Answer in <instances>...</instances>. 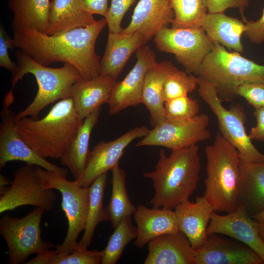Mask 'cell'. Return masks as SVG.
<instances>
[{
	"mask_svg": "<svg viewBox=\"0 0 264 264\" xmlns=\"http://www.w3.org/2000/svg\"><path fill=\"white\" fill-rule=\"evenodd\" d=\"M200 27L213 43H218L229 50L243 53L241 38L245 30L244 22L224 13L207 12L202 17Z\"/></svg>",
	"mask_w": 264,
	"mask_h": 264,
	"instance_id": "25",
	"label": "cell"
},
{
	"mask_svg": "<svg viewBox=\"0 0 264 264\" xmlns=\"http://www.w3.org/2000/svg\"><path fill=\"white\" fill-rule=\"evenodd\" d=\"M178 230L188 239L195 249L205 242L207 228L215 211L204 196L198 197L195 202L186 199L177 205L174 210Z\"/></svg>",
	"mask_w": 264,
	"mask_h": 264,
	"instance_id": "18",
	"label": "cell"
},
{
	"mask_svg": "<svg viewBox=\"0 0 264 264\" xmlns=\"http://www.w3.org/2000/svg\"><path fill=\"white\" fill-rule=\"evenodd\" d=\"M198 102L188 95L175 98L164 102L165 120L180 122L191 119L198 114Z\"/></svg>",
	"mask_w": 264,
	"mask_h": 264,
	"instance_id": "35",
	"label": "cell"
},
{
	"mask_svg": "<svg viewBox=\"0 0 264 264\" xmlns=\"http://www.w3.org/2000/svg\"><path fill=\"white\" fill-rule=\"evenodd\" d=\"M252 218L257 222L264 221V211L254 215Z\"/></svg>",
	"mask_w": 264,
	"mask_h": 264,
	"instance_id": "47",
	"label": "cell"
},
{
	"mask_svg": "<svg viewBox=\"0 0 264 264\" xmlns=\"http://www.w3.org/2000/svg\"><path fill=\"white\" fill-rule=\"evenodd\" d=\"M15 55L17 67L12 72V88L8 94L14 95L13 90L16 83L28 73L34 76L38 86L34 100L15 115V120L26 116L37 119L40 111L48 105L70 98L74 85L82 79L77 69L69 64L64 63L61 67L52 68L37 63L21 49L16 51Z\"/></svg>",
	"mask_w": 264,
	"mask_h": 264,
	"instance_id": "5",
	"label": "cell"
},
{
	"mask_svg": "<svg viewBox=\"0 0 264 264\" xmlns=\"http://www.w3.org/2000/svg\"><path fill=\"white\" fill-rule=\"evenodd\" d=\"M149 131L146 126L137 127L113 140L100 141L90 151L84 171L75 180L77 184L88 188L97 177L111 170L119 164L126 147L132 142L136 138L144 137Z\"/></svg>",
	"mask_w": 264,
	"mask_h": 264,
	"instance_id": "15",
	"label": "cell"
},
{
	"mask_svg": "<svg viewBox=\"0 0 264 264\" xmlns=\"http://www.w3.org/2000/svg\"><path fill=\"white\" fill-rule=\"evenodd\" d=\"M83 122L70 97L58 101L42 119L26 116L15 120V127L21 138L40 156L60 159Z\"/></svg>",
	"mask_w": 264,
	"mask_h": 264,
	"instance_id": "3",
	"label": "cell"
},
{
	"mask_svg": "<svg viewBox=\"0 0 264 264\" xmlns=\"http://www.w3.org/2000/svg\"><path fill=\"white\" fill-rule=\"evenodd\" d=\"M236 96L244 98L254 109L264 106V84H245L238 86Z\"/></svg>",
	"mask_w": 264,
	"mask_h": 264,
	"instance_id": "38",
	"label": "cell"
},
{
	"mask_svg": "<svg viewBox=\"0 0 264 264\" xmlns=\"http://www.w3.org/2000/svg\"><path fill=\"white\" fill-rule=\"evenodd\" d=\"M147 42L139 31L109 32L105 51L100 61V75L116 80L131 55Z\"/></svg>",
	"mask_w": 264,
	"mask_h": 264,
	"instance_id": "21",
	"label": "cell"
},
{
	"mask_svg": "<svg viewBox=\"0 0 264 264\" xmlns=\"http://www.w3.org/2000/svg\"><path fill=\"white\" fill-rule=\"evenodd\" d=\"M148 247L144 264H196L195 249L180 231L152 239Z\"/></svg>",
	"mask_w": 264,
	"mask_h": 264,
	"instance_id": "20",
	"label": "cell"
},
{
	"mask_svg": "<svg viewBox=\"0 0 264 264\" xmlns=\"http://www.w3.org/2000/svg\"><path fill=\"white\" fill-rule=\"evenodd\" d=\"M245 24L243 34L249 41L254 44H260L264 42V8L261 17L257 21L247 20L242 15Z\"/></svg>",
	"mask_w": 264,
	"mask_h": 264,
	"instance_id": "39",
	"label": "cell"
},
{
	"mask_svg": "<svg viewBox=\"0 0 264 264\" xmlns=\"http://www.w3.org/2000/svg\"><path fill=\"white\" fill-rule=\"evenodd\" d=\"M239 205L252 217L264 211V163L241 161Z\"/></svg>",
	"mask_w": 264,
	"mask_h": 264,
	"instance_id": "26",
	"label": "cell"
},
{
	"mask_svg": "<svg viewBox=\"0 0 264 264\" xmlns=\"http://www.w3.org/2000/svg\"><path fill=\"white\" fill-rule=\"evenodd\" d=\"M111 194L109 204L105 207L107 220L114 228L124 218L135 213V207L131 202L126 189L125 172L119 164L111 170Z\"/></svg>",
	"mask_w": 264,
	"mask_h": 264,
	"instance_id": "31",
	"label": "cell"
},
{
	"mask_svg": "<svg viewBox=\"0 0 264 264\" xmlns=\"http://www.w3.org/2000/svg\"><path fill=\"white\" fill-rule=\"evenodd\" d=\"M257 224L259 234L264 242V221L257 222Z\"/></svg>",
	"mask_w": 264,
	"mask_h": 264,
	"instance_id": "46",
	"label": "cell"
},
{
	"mask_svg": "<svg viewBox=\"0 0 264 264\" xmlns=\"http://www.w3.org/2000/svg\"><path fill=\"white\" fill-rule=\"evenodd\" d=\"M206 177L204 196L217 212L229 213L239 206L241 160L237 149L219 132L205 147Z\"/></svg>",
	"mask_w": 264,
	"mask_h": 264,
	"instance_id": "4",
	"label": "cell"
},
{
	"mask_svg": "<svg viewBox=\"0 0 264 264\" xmlns=\"http://www.w3.org/2000/svg\"><path fill=\"white\" fill-rule=\"evenodd\" d=\"M13 176L11 184L0 195V214L27 205L41 208L45 212L53 209L56 193L53 189L44 187L36 166L22 165Z\"/></svg>",
	"mask_w": 264,
	"mask_h": 264,
	"instance_id": "11",
	"label": "cell"
},
{
	"mask_svg": "<svg viewBox=\"0 0 264 264\" xmlns=\"http://www.w3.org/2000/svg\"><path fill=\"white\" fill-rule=\"evenodd\" d=\"M205 56L195 74L211 83L221 100L231 101L240 85L264 84V65L229 52L218 43Z\"/></svg>",
	"mask_w": 264,
	"mask_h": 264,
	"instance_id": "6",
	"label": "cell"
},
{
	"mask_svg": "<svg viewBox=\"0 0 264 264\" xmlns=\"http://www.w3.org/2000/svg\"><path fill=\"white\" fill-rule=\"evenodd\" d=\"M13 49V39L10 38L7 35L3 25L0 27V66L12 72H14L17 65L10 58L8 49Z\"/></svg>",
	"mask_w": 264,
	"mask_h": 264,
	"instance_id": "40",
	"label": "cell"
},
{
	"mask_svg": "<svg viewBox=\"0 0 264 264\" xmlns=\"http://www.w3.org/2000/svg\"><path fill=\"white\" fill-rule=\"evenodd\" d=\"M50 2L49 0H9L14 32L34 29L46 34Z\"/></svg>",
	"mask_w": 264,
	"mask_h": 264,
	"instance_id": "29",
	"label": "cell"
},
{
	"mask_svg": "<svg viewBox=\"0 0 264 264\" xmlns=\"http://www.w3.org/2000/svg\"><path fill=\"white\" fill-rule=\"evenodd\" d=\"M209 122L205 113L183 121L165 120L150 130L135 146H160L173 151L197 145L211 138Z\"/></svg>",
	"mask_w": 264,
	"mask_h": 264,
	"instance_id": "12",
	"label": "cell"
},
{
	"mask_svg": "<svg viewBox=\"0 0 264 264\" xmlns=\"http://www.w3.org/2000/svg\"><path fill=\"white\" fill-rule=\"evenodd\" d=\"M207 12L224 13L230 8H237L243 14L245 7L249 5V0H205Z\"/></svg>",
	"mask_w": 264,
	"mask_h": 264,
	"instance_id": "41",
	"label": "cell"
},
{
	"mask_svg": "<svg viewBox=\"0 0 264 264\" xmlns=\"http://www.w3.org/2000/svg\"><path fill=\"white\" fill-rule=\"evenodd\" d=\"M256 120L248 134L250 139L264 141V106L255 109L253 113Z\"/></svg>",
	"mask_w": 264,
	"mask_h": 264,
	"instance_id": "42",
	"label": "cell"
},
{
	"mask_svg": "<svg viewBox=\"0 0 264 264\" xmlns=\"http://www.w3.org/2000/svg\"><path fill=\"white\" fill-rule=\"evenodd\" d=\"M101 110V107L96 109L84 120L73 140L60 158L61 164L68 168L74 180L81 176L87 166L90 152V135L98 121Z\"/></svg>",
	"mask_w": 264,
	"mask_h": 264,
	"instance_id": "28",
	"label": "cell"
},
{
	"mask_svg": "<svg viewBox=\"0 0 264 264\" xmlns=\"http://www.w3.org/2000/svg\"><path fill=\"white\" fill-rule=\"evenodd\" d=\"M36 170L44 187L57 190L62 195L61 206L67 220L68 228L64 242L55 248L58 255L69 254L75 249L78 237L86 227L89 189L40 166H36Z\"/></svg>",
	"mask_w": 264,
	"mask_h": 264,
	"instance_id": "8",
	"label": "cell"
},
{
	"mask_svg": "<svg viewBox=\"0 0 264 264\" xmlns=\"http://www.w3.org/2000/svg\"><path fill=\"white\" fill-rule=\"evenodd\" d=\"M137 0H111L110 5L104 17L107 22L109 32L119 33L123 28L122 21L130 7Z\"/></svg>",
	"mask_w": 264,
	"mask_h": 264,
	"instance_id": "37",
	"label": "cell"
},
{
	"mask_svg": "<svg viewBox=\"0 0 264 264\" xmlns=\"http://www.w3.org/2000/svg\"><path fill=\"white\" fill-rule=\"evenodd\" d=\"M57 249L52 250L50 249L44 250L38 254L33 259L29 260L26 264H51L54 257L58 254Z\"/></svg>",
	"mask_w": 264,
	"mask_h": 264,
	"instance_id": "44",
	"label": "cell"
},
{
	"mask_svg": "<svg viewBox=\"0 0 264 264\" xmlns=\"http://www.w3.org/2000/svg\"><path fill=\"white\" fill-rule=\"evenodd\" d=\"M80 0H52L50 2L46 34L55 35L86 27L94 22Z\"/></svg>",
	"mask_w": 264,
	"mask_h": 264,
	"instance_id": "27",
	"label": "cell"
},
{
	"mask_svg": "<svg viewBox=\"0 0 264 264\" xmlns=\"http://www.w3.org/2000/svg\"><path fill=\"white\" fill-rule=\"evenodd\" d=\"M108 172L97 177L89 186V205L86 227L81 240L75 249L84 250L90 245L98 224L107 220L103 206Z\"/></svg>",
	"mask_w": 264,
	"mask_h": 264,
	"instance_id": "30",
	"label": "cell"
},
{
	"mask_svg": "<svg viewBox=\"0 0 264 264\" xmlns=\"http://www.w3.org/2000/svg\"><path fill=\"white\" fill-rule=\"evenodd\" d=\"M198 86V77L176 67L167 76L164 83V102L188 95Z\"/></svg>",
	"mask_w": 264,
	"mask_h": 264,
	"instance_id": "34",
	"label": "cell"
},
{
	"mask_svg": "<svg viewBox=\"0 0 264 264\" xmlns=\"http://www.w3.org/2000/svg\"><path fill=\"white\" fill-rule=\"evenodd\" d=\"M175 13L173 28L200 26L201 21L207 12L205 0H170Z\"/></svg>",
	"mask_w": 264,
	"mask_h": 264,
	"instance_id": "33",
	"label": "cell"
},
{
	"mask_svg": "<svg viewBox=\"0 0 264 264\" xmlns=\"http://www.w3.org/2000/svg\"><path fill=\"white\" fill-rule=\"evenodd\" d=\"M197 145L172 151L167 156L163 149L154 171L143 174L153 182L154 195L150 201L152 208L173 209L189 199L200 179L201 169Z\"/></svg>",
	"mask_w": 264,
	"mask_h": 264,
	"instance_id": "2",
	"label": "cell"
},
{
	"mask_svg": "<svg viewBox=\"0 0 264 264\" xmlns=\"http://www.w3.org/2000/svg\"><path fill=\"white\" fill-rule=\"evenodd\" d=\"M154 42L159 51L174 54L188 73L194 74L214 46L200 26L165 27L154 36Z\"/></svg>",
	"mask_w": 264,
	"mask_h": 264,
	"instance_id": "10",
	"label": "cell"
},
{
	"mask_svg": "<svg viewBox=\"0 0 264 264\" xmlns=\"http://www.w3.org/2000/svg\"><path fill=\"white\" fill-rule=\"evenodd\" d=\"M176 66L170 61L156 62L147 70L143 88L141 104L149 111L154 127L165 121L163 91L165 79Z\"/></svg>",
	"mask_w": 264,
	"mask_h": 264,
	"instance_id": "24",
	"label": "cell"
},
{
	"mask_svg": "<svg viewBox=\"0 0 264 264\" xmlns=\"http://www.w3.org/2000/svg\"><path fill=\"white\" fill-rule=\"evenodd\" d=\"M137 237V229L132 222L131 216L123 219L114 228L107 245L103 249L101 264H116L127 245Z\"/></svg>",
	"mask_w": 264,
	"mask_h": 264,
	"instance_id": "32",
	"label": "cell"
},
{
	"mask_svg": "<svg viewBox=\"0 0 264 264\" xmlns=\"http://www.w3.org/2000/svg\"><path fill=\"white\" fill-rule=\"evenodd\" d=\"M133 215L137 229L134 244L138 248L144 247L155 237L179 231L176 215L173 209H150L140 204L136 207Z\"/></svg>",
	"mask_w": 264,
	"mask_h": 264,
	"instance_id": "22",
	"label": "cell"
},
{
	"mask_svg": "<svg viewBox=\"0 0 264 264\" xmlns=\"http://www.w3.org/2000/svg\"><path fill=\"white\" fill-rule=\"evenodd\" d=\"M116 82L114 78L102 75L77 81L72 88L71 98L78 115L84 120L94 110L108 104Z\"/></svg>",
	"mask_w": 264,
	"mask_h": 264,
	"instance_id": "23",
	"label": "cell"
},
{
	"mask_svg": "<svg viewBox=\"0 0 264 264\" xmlns=\"http://www.w3.org/2000/svg\"><path fill=\"white\" fill-rule=\"evenodd\" d=\"M197 77L199 95L216 116L220 132L237 149L241 160L264 163V154L257 149L246 133L243 108L240 105L225 108L215 87L203 78Z\"/></svg>",
	"mask_w": 264,
	"mask_h": 264,
	"instance_id": "7",
	"label": "cell"
},
{
	"mask_svg": "<svg viewBox=\"0 0 264 264\" xmlns=\"http://www.w3.org/2000/svg\"><path fill=\"white\" fill-rule=\"evenodd\" d=\"M44 212L36 207L23 218L8 215L1 218L0 233L8 247V264H23L32 254L55 247L42 238L40 224Z\"/></svg>",
	"mask_w": 264,
	"mask_h": 264,
	"instance_id": "9",
	"label": "cell"
},
{
	"mask_svg": "<svg viewBox=\"0 0 264 264\" xmlns=\"http://www.w3.org/2000/svg\"><path fill=\"white\" fill-rule=\"evenodd\" d=\"M103 255V250H88L75 249L69 254L63 256L57 254L51 264H99Z\"/></svg>",
	"mask_w": 264,
	"mask_h": 264,
	"instance_id": "36",
	"label": "cell"
},
{
	"mask_svg": "<svg viewBox=\"0 0 264 264\" xmlns=\"http://www.w3.org/2000/svg\"><path fill=\"white\" fill-rule=\"evenodd\" d=\"M175 13L170 0H139L124 33L139 31L147 42L172 24Z\"/></svg>",
	"mask_w": 264,
	"mask_h": 264,
	"instance_id": "19",
	"label": "cell"
},
{
	"mask_svg": "<svg viewBox=\"0 0 264 264\" xmlns=\"http://www.w3.org/2000/svg\"><path fill=\"white\" fill-rule=\"evenodd\" d=\"M107 25L104 17L86 27L75 28L55 35L34 29L14 31L13 46L29 55L45 66L56 62L74 66L83 80L100 75V57L96 53V41Z\"/></svg>",
	"mask_w": 264,
	"mask_h": 264,
	"instance_id": "1",
	"label": "cell"
},
{
	"mask_svg": "<svg viewBox=\"0 0 264 264\" xmlns=\"http://www.w3.org/2000/svg\"><path fill=\"white\" fill-rule=\"evenodd\" d=\"M11 181L6 176L0 175V195L2 194L6 188L10 185Z\"/></svg>",
	"mask_w": 264,
	"mask_h": 264,
	"instance_id": "45",
	"label": "cell"
},
{
	"mask_svg": "<svg viewBox=\"0 0 264 264\" xmlns=\"http://www.w3.org/2000/svg\"><path fill=\"white\" fill-rule=\"evenodd\" d=\"M196 264H264L260 256L245 244L219 234L208 235L195 249Z\"/></svg>",
	"mask_w": 264,
	"mask_h": 264,
	"instance_id": "16",
	"label": "cell"
},
{
	"mask_svg": "<svg viewBox=\"0 0 264 264\" xmlns=\"http://www.w3.org/2000/svg\"><path fill=\"white\" fill-rule=\"evenodd\" d=\"M207 235L219 234L235 239L255 251L264 262V242L257 221L241 205L235 211L219 215L213 213L207 228Z\"/></svg>",
	"mask_w": 264,
	"mask_h": 264,
	"instance_id": "17",
	"label": "cell"
},
{
	"mask_svg": "<svg viewBox=\"0 0 264 264\" xmlns=\"http://www.w3.org/2000/svg\"><path fill=\"white\" fill-rule=\"evenodd\" d=\"M13 102L4 98L0 112V168L8 162L21 161L27 164L38 166L66 177L68 170L47 160L38 154L21 138L16 127L15 114L9 109Z\"/></svg>",
	"mask_w": 264,
	"mask_h": 264,
	"instance_id": "13",
	"label": "cell"
},
{
	"mask_svg": "<svg viewBox=\"0 0 264 264\" xmlns=\"http://www.w3.org/2000/svg\"><path fill=\"white\" fill-rule=\"evenodd\" d=\"M135 53L136 61L134 66L122 81L116 82L112 88L108 103L110 115L141 104L146 73L157 61L154 52L149 45H143Z\"/></svg>",
	"mask_w": 264,
	"mask_h": 264,
	"instance_id": "14",
	"label": "cell"
},
{
	"mask_svg": "<svg viewBox=\"0 0 264 264\" xmlns=\"http://www.w3.org/2000/svg\"><path fill=\"white\" fill-rule=\"evenodd\" d=\"M83 8L89 13L105 17L108 9L109 0H80Z\"/></svg>",
	"mask_w": 264,
	"mask_h": 264,
	"instance_id": "43",
	"label": "cell"
}]
</instances>
